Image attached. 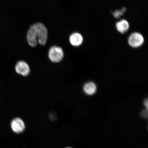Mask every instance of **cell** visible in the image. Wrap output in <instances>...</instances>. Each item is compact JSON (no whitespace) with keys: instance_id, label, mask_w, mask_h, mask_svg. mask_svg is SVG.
Here are the masks:
<instances>
[{"instance_id":"277c9868","label":"cell","mask_w":148,"mask_h":148,"mask_svg":"<svg viewBox=\"0 0 148 148\" xmlns=\"http://www.w3.org/2000/svg\"><path fill=\"white\" fill-rule=\"evenodd\" d=\"M15 70L16 73L23 77H27L30 73V68L28 64L23 60H20L16 63Z\"/></svg>"},{"instance_id":"3957f363","label":"cell","mask_w":148,"mask_h":148,"mask_svg":"<svg viewBox=\"0 0 148 148\" xmlns=\"http://www.w3.org/2000/svg\"><path fill=\"white\" fill-rule=\"evenodd\" d=\"M144 41V37L140 33H133L129 36L128 39V44L131 47L137 48L143 45Z\"/></svg>"},{"instance_id":"7a4b0ae2","label":"cell","mask_w":148,"mask_h":148,"mask_svg":"<svg viewBox=\"0 0 148 148\" xmlns=\"http://www.w3.org/2000/svg\"><path fill=\"white\" fill-rule=\"evenodd\" d=\"M38 41L40 45H45L48 38V30L45 25L40 23L35 24Z\"/></svg>"},{"instance_id":"ba28073f","label":"cell","mask_w":148,"mask_h":148,"mask_svg":"<svg viewBox=\"0 0 148 148\" xmlns=\"http://www.w3.org/2000/svg\"><path fill=\"white\" fill-rule=\"evenodd\" d=\"M97 85L92 82L86 83L83 86V91L88 95H94L97 92Z\"/></svg>"},{"instance_id":"7c38bea8","label":"cell","mask_w":148,"mask_h":148,"mask_svg":"<svg viewBox=\"0 0 148 148\" xmlns=\"http://www.w3.org/2000/svg\"><path fill=\"white\" fill-rule=\"evenodd\" d=\"M144 104L146 107V108L148 109V100L147 99H146L144 101Z\"/></svg>"},{"instance_id":"8992f818","label":"cell","mask_w":148,"mask_h":148,"mask_svg":"<svg viewBox=\"0 0 148 148\" xmlns=\"http://www.w3.org/2000/svg\"><path fill=\"white\" fill-rule=\"evenodd\" d=\"M27 39L28 43L31 47H36L38 44V37H37L35 24L31 25L28 31Z\"/></svg>"},{"instance_id":"8fae6325","label":"cell","mask_w":148,"mask_h":148,"mask_svg":"<svg viewBox=\"0 0 148 148\" xmlns=\"http://www.w3.org/2000/svg\"><path fill=\"white\" fill-rule=\"evenodd\" d=\"M147 109H145V110H143L141 112V115L144 118H147Z\"/></svg>"},{"instance_id":"6da1fadb","label":"cell","mask_w":148,"mask_h":148,"mask_svg":"<svg viewBox=\"0 0 148 148\" xmlns=\"http://www.w3.org/2000/svg\"><path fill=\"white\" fill-rule=\"evenodd\" d=\"M64 52L60 46L54 45L50 48L48 52V57L52 62L58 63L64 58Z\"/></svg>"},{"instance_id":"4fadbf2b","label":"cell","mask_w":148,"mask_h":148,"mask_svg":"<svg viewBox=\"0 0 148 148\" xmlns=\"http://www.w3.org/2000/svg\"><path fill=\"white\" fill-rule=\"evenodd\" d=\"M66 148H72L71 147H66Z\"/></svg>"},{"instance_id":"9c48e42d","label":"cell","mask_w":148,"mask_h":148,"mask_svg":"<svg viewBox=\"0 0 148 148\" xmlns=\"http://www.w3.org/2000/svg\"><path fill=\"white\" fill-rule=\"evenodd\" d=\"M116 27L118 32L122 34H124L128 31L130 25L127 20L122 19L116 23Z\"/></svg>"},{"instance_id":"30bf717a","label":"cell","mask_w":148,"mask_h":148,"mask_svg":"<svg viewBox=\"0 0 148 148\" xmlns=\"http://www.w3.org/2000/svg\"><path fill=\"white\" fill-rule=\"evenodd\" d=\"M126 11V8L125 7L122 8L121 10H116L112 12V14L114 17L116 18H119L120 16H123Z\"/></svg>"},{"instance_id":"5b68a950","label":"cell","mask_w":148,"mask_h":148,"mask_svg":"<svg viewBox=\"0 0 148 148\" xmlns=\"http://www.w3.org/2000/svg\"><path fill=\"white\" fill-rule=\"evenodd\" d=\"M11 128L13 131L16 134H20L25 131V122L21 118H14L11 123Z\"/></svg>"},{"instance_id":"52a82bcc","label":"cell","mask_w":148,"mask_h":148,"mask_svg":"<svg viewBox=\"0 0 148 148\" xmlns=\"http://www.w3.org/2000/svg\"><path fill=\"white\" fill-rule=\"evenodd\" d=\"M69 42L72 45L75 47H78L82 45L83 38L82 35L78 32L72 34L69 37Z\"/></svg>"}]
</instances>
